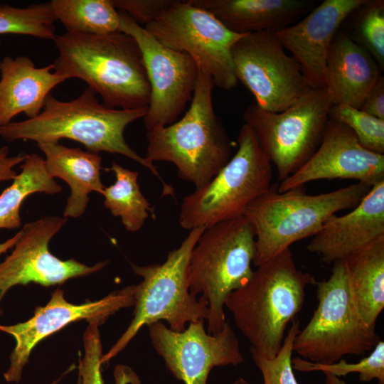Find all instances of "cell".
I'll use <instances>...</instances> for the list:
<instances>
[{"instance_id": "1", "label": "cell", "mask_w": 384, "mask_h": 384, "mask_svg": "<svg viewBox=\"0 0 384 384\" xmlns=\"http://www.w3.org/2000/svg\"><path fill=\"white\" fill-rule=\"evenodd\" d=\"M146 111L147 108L108 107L100 104L96 93L87 87L70 101L58 100L50 94L38 115L0 127V137L7 142L31 140L36 144L68 139L82 144L91 152L123 155L146 167L159 178L163 185L162 195L174 196V188L163 180L156 166L133 150L124 137L126 127L144 118Z\"/></svg>"}, {"instance_id": "2", "label": "cell", "mask_w": 384, "mask_h": 384, "mask_svg": "<svg viewBox=\"0 0 384 384\" xmlns=\"http://www.w3.org/2000/svg\"><path fill=\"white\" fill-rule=\"evenodd\" d=\"M54 70L83 80L114 109L147 108L150 86L139 45L121 31L90 35L64 33L53 39Z\"/></svg>"}, {"instance_id": "3", "label": "cell", "mask_w": 384, "mask_h": 384, "mask_svg": "<svg viewBox=\"0 0 384 384\" xmlns=\"http://www.w3.org/2000/svg\"><path fill=\"white\" fill-rule=\"evenodd\" d=\"M316 283L311 274L297 268L288 248L257 267L250 280L228 295L225 306L250 350L272 358L288 324L303 307L306 287Z\"/></svg>"}, {"instance_id": "4", "label": "cell", "mask_w": 384, "mask_h": 384, "mask_svg": "<svg viewBox=\"0 0 384 384\" xmlns=\"http://www.w3.org/2000/svg\"><path fill=\"white\" fill-rule=\"evenodd\" d=\"M211 77L199 71L190 107L178 121L146 131L145 158L174 164L196 188L207 184L230 159L233 142L212 100Z\"/></svg>"}, {"instance_id": "5", "label": "cell", "mask_w": 384, "mask_h": 384, "mask_svg": "<svg viewBox=\"0 0 384 384\" xmlns=\"http://www.w3.org/2000/svg\"><path fill=\"white\" fill-rule=\"evenodd\" d=\"M372 186L357 182L337 190L307 194L302 187L284 192L277 186L255 199L244 216L254 228L258 267L297 241L314 236L337 212L355 208Z\"/></svg>"}, {"instance_id": "6", "label": "cell", "mask_w": 384, "mask_h": 384, "mask_svg": "<svg viewBox=\"0 0 384 384\" xmlns=\"http://www.w3.org/2000/svg\"><path fill=\"white\" fill-rule=\"evenodd\" d=\"M256 254L254 228L243 215L206 228L194 246L188 266L189 292L208 302V333L216 334L227 322L228 295L252 277Z\"/></svg>"}, {"instance_id": "7", "label": "cell", "mask_w": 384, "mask_h": 384, "mask_svg": "<svg viewBox=\"0 0 384 384\" xmlns=\"http://www.w3.org/2000/svg\"><path fill=\"white\" fill-rule=\"evenodd\" d=\"M205 229L190 230L180 246L170 251L162 264H131L133 272L142 277L134 285L133 319L109 351L102 355V364L122 351L145 325L165 321L170 329L182 331L190 322L207 319L208 302L189 292L187 274L191 253Z\"/></svg>"}, {"instance_id": "8", "label": "cell", "mask_w": 384, "mask_h": 384, "mask_svg": "<svg viewBox=\"0 0 384 384\" xmlns=\"http://www.w3.org/2000/svg\"><path fill=\"white\" fill-rule=\"evenodd\" d=\"M238 144L236 153L212 180L183 198L178 219L183 228H208L243 216L248 206L272 186V164L245 124Z\"/></svg>"}, {"instance_id": "9", "label": "cell", "mask_w": 384, "mask_h": 384, "mask_svg": "<svg viewBox=\"0 0 384 384\" xmlns=\"http://www.w3.org/2000/svg\"><path fill=\"white\" fill-rule=\"evenodd\" d=\"M333 264L329 279L316 283L317 307L293 343V351L304 359L321 364L363 355L380 341L375 328L367 327L358 314L345 260Z\"/></svg>"}, {"instance_id": "10", "label": "cell", "mask_w": 384, "mask_h": 384, "mask_svg": "<svg viewBox=\"0 0 384 384\" xmlns=\"http://www.w3.org/2000/svg\"><path fill=\"white\" fill-rule=\"evenodd\" d=\"M332 105L324 87L311 88L280 112L262 110L255 103L246 109L244 124L253 131L274 165L279 183L300 169L317 149Z\"/></svg>"}, {"instance_id": "11", "label": "cell", "mask_w": 384, "mask_h": 384, "mask_svg": "<svg viewBox=\"0 0 384 384\" xmlns=\"http://www.w3.org/2000/svg\"><path fill=\"white\" fill-rule=\"evenodd\" d=\"M144 27L164 46L189 55L199 71L211 77L214 86L225 90L236 86L231 50L245 34L231 31L188 0H175Z\"/></svg>"}, {"instance_id": "12", "label": "cell", "mask_w": 384, "mask_h": 384, "mask_svg": "<svg viewBox=\"0 0 384 384\" xmlns=\"http://www.w3.org/2000/svg\"><path fill=\"white\" fill-rule=\"evenodd\" d=\"M231 53L238 82L250 90L262 110L282 112L311 89L275 32L245 34L234 43Z\"/></svg>"}, {"instance_id": "13", "label": "cell", "mask_w": 384, "mask_h": 384, "mask_svg": "<svg viewBox=\"0 0 384 384\" xmlns=\"http://www.w3.org/2000/svg\"><path fill=\"white\" fill-rule=\"evenodd\" d=\"M119 12V31L131 36L139 45L150 86L144 127L149 131L169 125L191 101L199 70L189 55L164 46L144 26Z\"/></svg>"}, {"instance_id": "14", "label": "cell", "mask_w": 384, "mask_h": 384, "mask_svg": "<svg viewBox=\"0 0 384 384\" xmlns=\"http://www.w3.org/2000/svg\"><path fill=\"white\" fill-rule=\"evenodd\" d=\"M155 351L167 369L184 384H207L217 366H238L245 361L238 337L229 322L216 334H208L204 320L190 322L174 331L162 321L147 326Z\"/></svg>"}, {"instance_id": "15", "label": "cell", "mask_w": 384, "mask_h": 384, "mask_svg": "<svg viewBox=\"0 0 384 384\" xmlns=\"http://www.w3.org/2000/svg\"><path fill=\"white\" fill-rule=\"evenodd\" d=\"M134 285L114 291L101 299L87 301L81 304L68 302L64 292L55 290L49 302L37 306L33 316L14 325H0V331L12 336L16 346L10 355V366L4 373L8 383L21 380L24 366L35 346L43 339L63 329L72 322L86 320L89 324H103L122 309L134 306Z\"/></svg>"}, {"instance_id": "16", "label": "cell", "mask_w": 384, "mask_h": 384, "mask_svg": "<svg viewBox=\"0 0 384 384\" xmlns=\"http://www.w3.org/2000/svg\"><path fill=\"white\" fill-rule=\"evenodd\" d=\"M66 223L67 218L55 215L23 225L11 253L0 263V303L14 286L31 282L44 287L62 284L70 279L100 271L108 264V260H104L89 266L75 259L63 260L53 255L49 243Z\"/></svg>"}, {"instance_id": "17", "label": "cell", "mask_w": 384, "mask_h": 384, "mask_svg": "<svg viewBox=\"0 0 384 384\" xmlns=\"http://www.w3.org/2000/svg\"><path fill=\"white\" fill-rule=\"evenodd\" d=\"M354 179L369 186L384 180V154L365 149L345 124L329 119L317 149L277 186L279 192L321 179Z\"/></svg>"}, {"instance_id": "18", "label": "cell", "mask_w": 384, "mask_h": 384, "mask_svg": "<svg viewBox=\"0 0 384 384\" xmlns=\"http://www.w3.org/2000/svg\"><path fill=\"white\" fill-rule=\"evenodd\" d=\"M366 0H324L297 22L275 32L311 88L326 87L329 48L348 16Z\"/></svg>"}, {"instance_id": "19", "label": "cell", "mask_w": 384, "mask_h": 384, "mask_svg": "<svg viewBox=\"0 0 384 384\" xmlns=\"http://www.w3.org/2000/svg\"><path fill=\"white\" fill-rule=\"evenodd\" d=\"M384 238V180L375 183L343 215L329 217L313 236L307 250L326 264L343 260Z\"/></svg>"}, {"instance_id": "20", "label": "cell", "mask_w": 384, "mask_h": 384, "mask_svg": "<svg viewBox=\"0 0 384 384\" xmlns=\"http://www.w3.org/2000/svg\"><path fill=\"white\" fill-rule=\"evenodd\" d=\"M54 65L36 67L26 55L5 56L0 60V127L23 113L34 118L42 111L50 91L68 80Z\"/></svg>"}, {"instance_id": "21", "label": "cell", "mask_w": 384, "mask_h": 384, "mask_svg": "<svg viewBox=\"0 0 384 384\" xmlns=\"http://www.w3.org/2000/svg\"><path fill=\"white\" fill-rule=\"evenodd\" d=\"M380 67L362 46L338 30L329 48L326 68V89L333 105L360 109L381 78Z\"/></svg>"}, {"instance_id": "22", "label": "cell", "mask_w": 384, "mask_h": 384, "mask_svg": "<svg viewBox=\"0 0 384 384\" xmlns=\"http://www.w3.org/2000/svg\"><path fill=\"white\" fill-rule=\"evenodd\" d=\"M188 1L238 34L277 32L299 21L316 6L313 0Z\"/></svg>"}, {"instance_id": "23", "label": "cell", "mask_w": 384, "mask_h": 384, "mask_svg": "<svg viewBox=\"0 0 384 384\" xmlns=\"http://www.w3.org/2000/svg\"><path fill=\"white\" fill-rule=\"evenodd\" d=\"M37 146L45 155L48 174L53 178L63 179L70 188L63 217H80L86 210L89 194L97 192L102 195L105 187L100 178L101 156L59 142H40Z\"/></svg>"}, {"instance_id": "24", "label": "cell", "mask_w": 384, "mask_h": 384, "mask_svg": "<svg viewBox=\"0 0 384 384\" xmlns=\"http://www.w3.org/2000/svg\"><path fill=\"white\" fill-rule=\"evenodd\" d=\"M344 260L358 314L367 327L375 328L384 308V238Z\"/></svg>"}, {"instance_id": "25", "label": "cell", "mask_w": 384, "mask_h": 384, "mask_svg": "<svg viewBox=\"0 0 384 384\" xmlns=\"http://www.w3.org/2000/svg\"><path fill=\"white\" fill-rule=\"evenodd\" d=\"M21 172L0 194V229L21 225L20 209L24 200L34 193L55 194L62 187L48 173L44 159L32 153L26 154Z\"/></svg>"}, {"instance_id": "26", "label": "cell", "mask_w": 384, "mask_h": 384, "mask_svg": "<svg viewBox=\"0 0 384 384\" xmlns=\"http://www.w3.org/2000/svg\"><path fill=\"white\" fill-rule=\"evenodd\" d=\"M107 171H112L116 179L113 184L104 188V205L112 215L121 218L127 231L137 232L144 225L149 213L154 217V210L138 184L139 173L115 161H112Z\"/></svg>"}, {"instance_id": "27", "label": "cell", "mask_w": 384, "mask_h": 384, "mask_svg": "<svg viewBox=\"0 0 384 384\" xmlns=\"http://www.w3.org/2000/svg\"><path fill=\"white\" fill-rule=\"evenodd\" d=\"M56 21L67 33L105 35L119 31L120 14L112 0H52Z\"/></svg>"}, {"instance_id": "28", "label": "cell", "mask_w": 384, "mask_h": 384, "mask_svg": "<svg viewBox=\"0 0 384 384\" xmlns=\"http://www.w3.org/2000/svg\"><path fill=\"white\" fill-rule=\"evenodd\" d=\"M55 21L50 1L23 8L0 5V35H23L53 40L56 36Z\"/></svg>"}, {"instance_id": "29", "label": "cell", "mask_w": 384, "mask_h": 384, "mask_svg": "<svg viewBox=\"0 0 384 384\" xmlns=\"http://www.w3.org/2000/svg\"><path fill=\"white\" fill-rule=\"evenodd\" d=\"M351 31H346L366 48L380 70L384 69V1L366 0L353 12Z\"/></svg>"}, {"instance_id": "30", "label": "cell", "mask_w": 384, "mask_h": 384, "mask_svg": "<svg viewBox=\"0 0 384 384\" xmlns=\"http://www.w3.org/2000/svg\"><path fill=\"white\" fill-rule=\"evenodd\" d=\"M293 369L300 372L321 371L338 378L351 373H359V380L368 383L377 379L379 384H384V342L380 341L370 354L358 363H350L343 358L330 364L313 363L297 357L292 359Z\"/></svg>"}, {"instance_id": "31", "label": "cell", "mask_w": 384, "mask_h": 384, "mask_svg": "<svg viewBox=\"0 0 384 384\" xmlns=\"http://www.w3.org/2000/svg\"><path fill=\"white\" fill-rule=\"evenodd\" d=\"M329 119L349 127L366 149L384 154V119L348 105H332Z\"/></svg>"}, {"instance_id": "32", "label": "cell", "mask_w": 384, "mask_h": 384, "mask_svg": "<svg viewBox=\"0 0 384 384\" xmlns=\"http://www.w3.org/2000/svg\"><path fill=\"white\" fill-rule=\"evenodd\" d=\"M300 331L299 323L293 320L282 347L272 358H267L250 350L255 366L262 373L263 384H299L293 372V343Z\"/></svg>"}, {"instance_id": "33", "label": "cell", "mask_w": 384, "mask_h": 384, "mask_svg": "<svg viewBox=\"0 0 384 384\" xmlns=\"http://www.w3.org/2000/svg\"><path fill=\"white\" fill-rule=\"evenodd\" d=\"M99 326L89 324L83 335L84 356L79 360L81 384H104L101 373L102 346Z\"/></svg>"}, {"instance_id": "34", "label": "cell", "mask_w": 384, "mask_h": 384, "mask_svg": "<svg viewBox=\"0 0 384 384\" xmlns=\"http://www.w3.org/2000/svg\"><path fill=\"white\" fill-rule=\"evenodd\" d=\"M175 0H112L114 7L136 23L146 26L171 6Z\"/></svg>"}, {"instance_id": "35", "label": "cell", "mask_w": 384, "mask_h": 384, "mask_svg": "<svg viewBox=\"0 0 384 384\" xmlns=\"http://www.w3.org/2000/svg\"><path fill=\"white\" fill-rule=\"evenodd\" d=\"M360 110L377 118L384 119L383 76H381L377 83L368 92Z\"/></svg>"}, {"instance_id": "36", "label": "cell", "mask_w": 384, "mask_h": 384, "mask_svg": "<svg viewBox=\"0 0 384 384\" xmlns=\"http://www.w3.org/2000/svg\"><path fill=\"white\" fill-rule=\"evenodd\" d=\"M9 153L7 146L0 148V181H13L18 174L14 168L25 159L26 154L9 156Z\"/></svg>"}, {"instance_id": "37", "label": "cell", "mask_w": 384, "mask_h": 384, "mask_svg": "<svg viewBox=\"0 0 384 384\" xmlns=\"http://www.w3.org/2000/svg\"><path fill=\"white\" fill-rule=\"evenodd\" d=\"M114 378L116 384L135 383L134 375L125 369H119L114 371Z\"/></svg>"}, {"instance_id": "38", "label": "cell", "mask_w": 384, "mask_h": 384, "mask_svg": "<svg viewBox=\"0 0 384 384\" xmlns=\"http://www.w3.org/2000/svg\"><path fill=\"white\" fill-rule=\"evenodd\" d=\"M21 235V230L16 233L13 237L4 242L0 243V256L7 252L8 250L13 248L16 242Z\"/></svg>"}, {"instance_id": "39", "label": "cell", "mask_w": 384, "mask_h": 384, "mask_svg": "<svg viewBox=\"0 0 384 384\" xmlns=\"http://www.w3.org/2000/svg\"><path fill=\"white\" fill-rule=\"evenodd\" d=\"M325 375L324 384H346L344 381L341 380L339 378L329 373H324Z\"/></svg>"}, {"instance_id": "40", "label": "cell", "mask_w": 384, "mask_h": 384, "mask_svg": "<svg viewBox=\"0 0 384 384\" xmlns=\"http://www.w3.org/2000/svg\"><path fill=\"white\" fill-rule=\"evenodd\" d=\"M233 384H250V383L243 378H239Z\"/></svg>"}, {"instance_id": "41", "label": "cell", "mask_w": 384, "mask_h": 384, "mask_svg": "<svg viewBox=\"0 0 384 384\" xmlns=\"http://www.w3.org/2000/svg\"><path fill=\"white\" fill-rule=\"evenodd\" d=\"M69 371H70V368H68L64 373H63L60 378H58L57 380L53 381L50 384H58L60 382V380H62V378L65 376V375H66L68 373V372H69Z\"/></svg>"}, {"instance_id": "42", "label": "cell", "mask_w": 384, "mask_h": 384, "mask_svg": "<svg viewBox=\"0 0 384 384\" xmlns=\"http://www.w3.org/2000/svg\"><path fill=\"white\" fill-rule=\"evenodd\" d=\"M76 384H81V379H80V377L79 375H78V380H77Z\"/></svg>"}]
</instances>
